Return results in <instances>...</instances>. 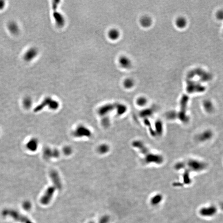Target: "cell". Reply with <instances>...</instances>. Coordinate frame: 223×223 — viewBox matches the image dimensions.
I'll use <instances>...</instances> for the list:
<instances>
[{"label":"cell","instance_id":"44dd1931","mask_svg":"<svg viewBox=\"0 0 223 223\" xmlns=\"http://www.w3.org/2000/svg\"><path fill=\"white\" fill-rule=\"evenodd\" d=\"M174 186H182V184H181V183H179V182H178V183H174Z\"/></svg>","mask_w":223,"mask_h":223},{"label":"cell","instance_id":"5bb4252c","mask_svg":"<svg viewBox=\"0 0 223 223\" xmlns=\"http://www.w3.org/2000/svg\"><path fill=\"white\" fill-rule=\"evenodd\" d=\"M27 147L29 150H35L37 147V142L34 139L30 140L27 144Z\"/></svg>","mask_w":223,"mask_h":223},{"label":"cell","instance_id":"ffe728a7","mask_svg":"<svg viewBox=\"0 0 223 223\" xmlns=\"http://www.w3.org/2000/svg\"><path fill=\"white\" fill-rule=\"evenodd\" d=\"M31 102V101H30V99H25L24 101V105H25V106H26V108H28V107H29V106H30Z\"/></svg>","mask_w":223,"mask_h":223},{"label":"cell","instance_id":"7402d4cb","mask_svg":"<svg viewBox=\"0 0 223 223\" xmlns=\"http://www.w3.org/2000/svg\"><path fill=\"white\" fill-rule=\"evenodd\" d=\"M89 223H94L93 222H90Z\"/></svg>","mask_w":223,"mask_h":223},{"label":"cell","instance_id":"5b68a950","mask_svg":"<svg viewBox=\"0 0 223 223\" xmlns=\"http://www.w3.org/2000/svg\"><path fill=\"white\" fill-rule=\"evenodd\" d=\"M214 133L212 131L207 129L199 134L198 136V139L200 142H207L212 139Z\"/></svg>","mask_w":223,"mask_h":223},{"label":"cell","instance_id":"9a60e30c","mask_svg":"<svg viewBox=\"0 0 223 223\" xmlns=\"http://www.w3.org/2000/svg\"><path fill=\"white\" fill-rule=\"evenodd\" d=\"M183 181L185 184L189 185L191 183V179L188 171H186L183 175Z\"/></svg>","mask_w":223,"mask_h":223},{"label":"cell","instance_id":"e0dca14e","mask_svg":"<svg viewBox=\"0 0 223 223\" xmlns=\"http://www.w3.org/2000/svg\"><path fill=\"white\" fill-rule=\"evenodd\" d=\"M108 150V147L107 146H105V145H103V146H101L99 148V151L100 152L102 153H105V152H107Z\"/></svg>","mask_w":223,"mask_h":223},{"label":"cell","instance_id":"2e32d148","mask_svg":"<svg viewBox=\"0 0 223 223\" xmlns=\"http://www.w3.org/2000/svg\"><path fill=\"white\" fill-rule=\"evenodd\" d=\"M22 207L26 211H29L32 208V204L29 201H24L22 204Z\"/></svg>","mask_w":223,"mask_h":223},{"label":"cell","instance_id":"d6986e66","mask_svg":"<svg viewBox=\"0 0 223 223\" xmlns=\"http://www.w3.org/2000/svg\"><path fill=\"white\" fill-rule=\"evenodd\" d=\"M109 218L108 217H104L100 220V223H108Z\"/></svg>","mask_w":223,"mask_h":223},{"label":"cell","instance_id":"7a4b0ae2","mask_svg":"<svg viewBox=\"0 0 223 223\" xmlns=\"http://www.w3.org/2000/svg\"><path fill=\"white\" fill-rule=\"evenodd\" d=\"M2 215L3 217L9 216L16 221L21 223H33L28 217L13 209H6L2 211Z\"/></svg>","mask_w":223,"mask_h":223},{"label":"cell","instance_id":"8fae6325","mask_svg":"<svg viewBox=\"0 0 223 223\" xmlns=\"http://www.w3.org/2000/svg\"><path fill=\"white\" fill-rule=\"evenodd\" d=\"M109 37L111 39L116 40L119 38L120 33L119 31L116 29H113L109 32Z\"/></svg>","mask_w":223,"mask_h":223},{"label":"cell","instance_id":"ba28073f","mask_svg":"<svg viewBox=\"0 0 223 223\" xmlns=\"http://www.w3.org/2000/svg\"><path fill=\"white\" fill-rule=\"evenodd\" d=\"M119 63L121 67L124 69H129L131 66V62L130 60L126 56H122L120 58Z\"/></svg>","mask_w":223,"mask_h":223},{"label":"cell","instance_id":"52a82bcc","mask_svg":"<svg viewBox=\"0 0 223 223\" xmlns=\"http://www.w3.org/2000/svg\"><path fill=\"white\" fill-rule=\"evenodd\" d=\"M153 21L149 16H144L141 17L140 20V23L142 27L148 28L152 24Z\"/></svg>","mask_w":223,"mask_h":223},{"label":"cell","instance_id":"4fadbf2b","mask_svg":"<svg viewBox=\"0 0 223 223\" xmlns=\"http://www.w3.org/2000/svg\"><path fill=\"white\" fill-rule=\"evenodd\" d=\"M89 130H88V129H86V128L83 127H79L78 128L77 131H76V132L77 133L78 135H79V136H81V135H89Z\"/></svg>","mask_w":223,"mask_h":223},{"label":"cell","instance_id":"7c38bea8","mask_svg":"<svg viewBox=\"0 0 223 223\" xmlns=\"http://www.w3.org/2000/svg\"><path fill=\"white\" fill-rule=\"evenodd\" d=\"M134 85V81L131 79L128 78L125 80L124 82V87L127 89H131Z\"/></svg>","mask_w":223,"mask_h":223},{"label":"cell","instance_id":"277c9868","mask_svg":"<svg viewBox=\"0 0 223 223\" xmlns=\"http://www.w3.org/2000/svg\"><path fill=\"white\" fill-rule=\"evenodd\" d=\"M188 166L189 169L192 171L200 172L206 168L207 165L206 163L199 160L191 159L189 161Z\"/></svg>","mask_w":223,"mask_h":223},{"label":"cell","instance_id":"30bf717a","mask_svg":"<svg viewBox=\"0 0 223 223\" xmlns=\"http://www.w3.org/2000/svg\"><path fill=\"white\" fill-rule=\"evenodd\" d=\"M163 195L158 193L152 197L150 200V203L153 206L158 205L163 201Z\"/></svg>","mask_w":223,"mask_h":223},{"label":"cell","instance_id":"3957f363","mask_svg":"<svg viewBox=\"0 0 223 223\" xmlns=\"http://www.w3.org/2000/svg\"><path fill=\"white\" fill-rule=\"evenodd\" d=\"M217 207L214 205H210L208 206L201 208L199 210V214L202 217L210 218L214 217L217 212Z\"/></svg>","mask_w":223,"mask_h":223},{"label":"cell","instance_id":"8992f818","mask_svg":"<svg viewBox=\"0 0 223 223\" xmlns=\"http://www.w3.org/2000/svg\"><path fill=\"white\" fill-rule=\"evenodd\" d=\"M204 110L207 113L211 114L215 110V106L213 102L210 100H205L203 103Z\"/></svg>","mask_w":223,"mask_h":223},{"label":"cell","instance_id":"6da1fadb","mask_svg":"<svg viewBox=\"0 0 223 223\" xmlns=\"http://www.w3.org/2000/svg\"><path fill=\"white\" fill-rule=\"evenodd\" d=\"M50 176L53 185L49 187L41 199V203L43 205H48L52 200L55 191L56 190L61 189L62 184L59 175L56 170H52L50 173Z\"/></svg>","mask_w":223,"mask_h":223},{"label":"cell","instance_id":"9c48e42d","mask_svg":"<svg viewBox=\"0 0 223 223\" xmlns=\"http://www.w3.org/2000/svg\"><path fill=\"white\" fill-rule=\"evenodd\" d=\"M175 24L179 29H184L187 24V21L184 17H178L176 20Z\"/></svg>","mask_w":223,"mask_h":223},{"label":"cell","instance_id":"ac0fdd59","mask_svg":"<svg viewBox=\"0 0 223 223\" xmlns=\"http://www.w3.org/2000/svg\"><path fill=\"white\" fill-rule=\"evenodd\" d=\"M146 102V100L144 98H139L138 100V104L139 105H144Z\"/></svg>","mask_w":223,"mask_h":223}]
</instances>
